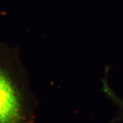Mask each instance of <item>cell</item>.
<instances>
[{
  "label": "cell",
  "instance_id": "1",
  "mask_svg": "<svg viewBox=\"0 0 123 123\" xmlns=\"http://www.w3.org/2000/svg\"><path fill=\"white\" fill-rule=\"evenodd\" d=\"M9 66L0 59V123H30L28 94Z\"/></svg>",
  "mask_w": 123,
  "mask_h": 123
},
{
  "label": "cell",
  "instance_id": "2",
  "mask_svg": "<svg viewBox=\"0 0 123 123\" xmlns=\"http://www.w3.org/2000/svg\"><path fill=\"white\" fill-rule=\"evenodd\" d=\"M107 95L119 108V113L117 117L110 123H114L123 120V100L118 97L112 90H110L107 92Z\"/></svg>",
  "mask_w": 123,
  "mask_h": 123
}]
</instances>
